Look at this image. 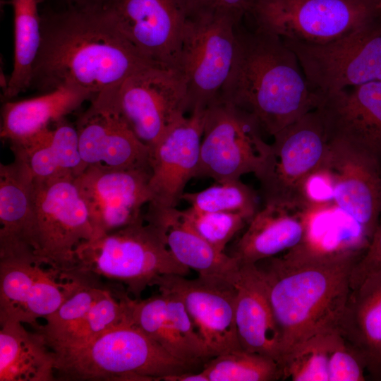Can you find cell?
Listing matches in <instances>:
<instances>
[{
    "instance_id": "42",
    "label": "cell",
    "mask_w": 381,
    "mask_h": 381,
    "mask_svg": "<svg viewBox=\"0 0 381 381\" xmlns=\"http://www.w3.org/2000/svg\"><path fill=\"white\" fill-rule=\"evenodd\" d=\"M164 381H208L207 377L200 370L199 372L189 371L174 375L167 377Z\"/></svg>"
},
{
    "instance_id": "43",
    "label": "cell",
    "mask_w": 381,
    "mask_h": 381,
    "mask_svg": "<svg viewBox=\"0 0 381 381\" xmlns=\"http://www.w3.org/2000/svg\"><path fill=\"white\" fill-rule=\"evenodd\" d=\"M380 3H381V0H380Z\"/></svg>"
},
{
    "instance_id": "4",
    "label": "cell",
    "mask_w": 381,
    "mask_h": 381,
    "mask_svg": "<svg viewBox=\"0 0 381 381\" xmlns=\"http://www.w3.org/2000/svg\"><path fill=\"white\" fill-rule=\"evenodd\" d=\"M50 349L56 380L164 381L200 367L173 357L132 322L82 345Z\"/></svg>"
},
{
    "instance_id": "14",
    "label": "cell",
    "mask_w": 381,
    "mask_h": 381,
    "mask_svg": "<svg viewBox=\"0 0 381 381\" xmlns=\"http://www.w3.org/2000/svg\"><path fill=\"white\" fill-rule=\"evenodd\" d=\"M150 168L116 169L87 166L74 178L93 229V238L133 224L144 218L152 201Z\"/></svg>"
},
{
    "instance_id": "15",
    "label": "cell",
    "mask_w": 381,
    "mask_h": 381,
    "mask_svg": "<svg viewBox=\"0 0 381 381\" xmlns=\"http://www.w3.org/2000/svg\"><path fill=\"white\" fill-rule=\"evenodd\" d=\"M118 87L98 92L78 117L79 150L85 167L150 168V150L133 133L116 104ZM151 169V168H150Z\"/></svg>"
},
{
    "instance_id": "31",
    "label": "cell",
    "mask_w": 381,
    "mask_h": 381,
    "mask_svg": "<svg viewBox=\"0 0 381 381\" xmlns=\"http://www.w3.org/2000/svg\"><path fill=\"white\" fill-rule=\"evenodd\" d=\"M71 272L75 279L73 290L59 309L45 319V324L37 329L47 344L59 340L73 329L108 286L95 275L75 270Z\"/></svg>"
},
{
    "instance_id": "32",
    "label": "cell",
    "mask_w": 381,
    "mask_h": 381,
    "mask_svg": "<svg viewBox=\"0 0 381 381\" xmlns=\"http://www.w3.org/2000/svg\"><path fill=\"white\" fill-rule=\"evenodd\" d=\"M338 337L337 329L328 330L294 346L279 363L281 380L329 381V354Z\"/></svg>"
},
{
    "instance_id": "12",
    "label": "cell",
    "mask_w": 381,
    "mask_h": 381,
    "mask_svg": "<svg viewBox=\"0 0 381 381\" xmlns=\"http://www.w3.org/2000/svg\"><path fill=\"white\" fill-rule=\"evenodd\" d=\"M116 104L135 136L151 150L189 110L186 80L179 71L147 66L119 86Z\"/></svg>"
},
{
    "instance_id": "5",
    "label": "cell",
    "mask_w": 381,
    "mask_h": 381,
    "mask_svg": "<svg viewBox=\"0 0 381 381\" xmlns=\"http://www.w3.org/2000/svg\"><path fill=\"white\" fill-rule=\"evenodd\" d=\"M75 258L73 270L114 281L135 299H140L159 277L186 276L190 271L175 259L161 231L145 216L133 224L81 243Z\"/></svg>"
},
{
    "instance_id": "28",
    "label": "cell",
    "mask_w": 381,
    "mask_h": 381,
    "mask_svg": "<svg viewBox=\"0 0 381 381\" xmlns=\"http://www.w3.org/2000/svg\"><path fill=\"white\" fill-rule=\"evenodd\" d=\"M0 327V381L56 380L54 354L41 332L11 319Z\"/></svg>"
},
{
    "instance_id": "22",
    "label": "cell",
    "mask_w": 381,
    "mask_h": 381,
    "mask_svg": "<svg viewBox=\"0 0 381 381\" xmlns=\"http://www.w3.org/2000/svg\"><path fill=\"white\" fill-rule=\"evenodd\" d=\"M336 329L363 363L367 377L381 381V272L350 283Z\"/></svg>"
},
{
    "instance_id": "2",
    "label": "cell",
    "mask_w": 381,
    "mask_h": 381,
    "mask_svg": "<svg viewBox=\"0 0 381 381\" xmlns=\"http://www.w3.org/2000/svg\"><path fill=\"white\" fill-rule=\"evenodd\" d=\"M237 50L220 97L253 116L263 133L274 135L317 108L321 96L283 40L255 28H236Z\"/></svg>"
},
{
    "instance_id": "38",
    "label": "cell",
    "mask_w": 381,
    "mask_h": 381,
    "mask_svg": "<svg viewBox=\"0 0 381 381\" xmlns=\"http://www.w3.org/2000/svg\"><path fill=\"white\" fill-rule=\"evenodd\" d=\"M329 381H364L365 369L339 334L328 363Z\"/></svg>"
},
{
    "instance_id": "23",
    "label": "cell",
    "mask_w": 381,
    "mask_h": 381,
    "mask_svg": "<svg viewBox=\"0 0 381 381\" xmlns=\"http://www.w3.org/2000/svg\"><path fill=\"white\" fill-rule=\"evenodd\" d=\"M233 284L236 289L235 320L241 349L272 358L279 364L281 334L256 265L240 264Z\"/></svg>"
},
{
    "instance_id": "39",
    "label": "cell",
    "mask_w": 381,
    "mask_h": 381,
    "mask_svg": "<svg viewBox=\"0 0 381 381\" xmlns=\"http://www.w3.org/2000/svg\"><path fill=\"white\" fill-rule=\"evenodd\" d=\"M193 13H207L229 16L238 23L246 16L255 0H189Z\"/></svg>"
},
{
    "instance_id": "27",
    "label": "cell",
    "mask_w": 381,
    "mask_h": 381,
    "mask_svg": "<svg viewBox=\"0 0 381 381\" xmlns=\"http://www.w3.org/2000/svg\"><path fill=\"white\" fill-rule=\"evenodd\" d=\"M13 156L28 165L35 179L75 178L86 168L75 126L66 119L23 140L10 143Z\"/></svg>"
},
{
    "instance_id": "17",
    "label": "cell",
    "mask_w": 381,
    "mask_h": 381,
    "mask_svg": "<svg viewBox=\"0 0 381 381\" xmlns=\"http://www.w3.org/2000/svg\"><path fill=\"white\" fill-rule=\"evenodd\" d=\"M327 176L334 202L371 241L381 212V170L350 145L329 140L320 169Z\"/></svg>"
},
{
    "instance_id": "16",
    "label": "cell",
    "mask_w": 381,
    "mask_h": 381,
    "mask_svg": "<svg viewBox=\"0 0 381 381\" xmlns=\"http://www.w3.org/2000/svg\"><path fill=\"white\" fill-rule=\"evenodd\" d=\"M154 286L180 298L213 357L243 350L237 335L233 282L219 277L188 279L183 275L165 274Z\"/></svg>"
},
{
    "instance_id": "7",
    "label": "cell",
    "mask_w": 381,
    "mask_h": 381,
    "mask_svg": "<svg viewBox=\"0 0 381 381\" xmlns=\"http://www.w3.org/2000/svg\"><path fill=\"white\" fill-rule=\"evenodd\" d=\"M32 248L37 262L59 272L76 264L75 250L94 232L74 178L34 179Z\"/></svg>"
},
{
    "instance_id": "35",
    "label": "cell",
    "mask_w": 381,
    "mask_h": 381,
    "mask_svg": "<svg viewBox=\"0 0 381 381\" xmlns=\"http://www.w3.org/2000/svg\"><path fill=\"white\" fill-rule=\"evenodd\" d=\"M216 183L198 192H184L181 200L197 211L238 212L250 219L259 210L255 192L240 179Z\"/></svg>"
},
{
    "instance_id": "25",
    "label": "cell",
    "mask_w": 381,
    "mask_h": 381,
    "mask_svg": "<svg viewBox=\"0 0 381 381\" xmlns=\"http://www.w3.org/2000/svg\"><path fill=\"white\" fill-rule=\"evenodd\" d=\"M145 219L161 231L169 250L179 263L196 271L198 276L233 282L239 269L238 261L207 243L182 218L176 207L148 205Z\"/></svg>"
},
{
    "instance_id": "11",
    "label": "cell",
    "mask_w": 381,
    "mask_h": 381,
    "mask_svg": "<svg viewBox=\"0 0 381 381\" xmlns=\"http://www.w3.org/2000/svg\"><path fill=\"white\" fill-rule=\"evenodd\" d=\"M282 40L296 54L308 84L320 96L381 80V18L327 44Z\"/></svg>"
},
{
    "instance_id": "10",
    "label": "cell",
    "mask_w": 381,
    "mask_h": 381,
    "mask_svg": "<svg viewBox=\"0 0 381 381\" xmlns=\"http://www.w3.org/2000/svg\"><path fill=\"white\" fill-rule=\"evenodd\" d=\"M240 24L223 15L195 13L183 35L180 71L187 87L188 107L206 109L221 96L232 69Z\"/></svg>"
},
{
    "instance_id": "18",
    "label": "cell",
    "mask_w": 381,
    "mask_h": 381,
    "mask_svg": "<svg viewBox=\"0 0 381 381\" xmlns=\"http://www.w3.org/2000/svg\"><path fill=\"white\" fill-rule=\"evenodd\" d=\"M206 109L193 110L171 126L150 150L148 205L176 207L188 182L195 177Z\"/></svg>"
},
{
    "instance_id": "20",
    "label": "cell",
    "mask_w": 381,
    "mask_h": 381,
    "mask_svg": "<svg viewBox=\"0 0 381 381\" xmlns=\"http://www.w3.org/2000/svg\"><path fill=\"white\" fill-rule=\"evenodd\" d=\"M131 302V320L173 357L202 365L212 355L198 334L183 303L166 291Z\"/></svg>"
},
{
    "instance_id": "37",
    "label": "cell",
    "mask_w": 381,
    "mask_h": 381,
    "mask_svg": "<svg viewBox=\"0 0 381 381\" xmlns=\"http://www.w3.org/2000/svg\"><path fill=\"white\" fill-rule=\"evenodd\" d=\"M182 218L207 243L220 252L250 219L238 212L179 210Z\"/></svg>"
},
{
    "instance_id": "3",
    "label": "cell",
    "mask_w": 381,
    "mask_h": 381,
    "mask_svg": "<svg viewBox=\"0 0 381 381\" xmlns=\"http://www.w3.org/2000/svg\"><path fill=\"white\" fill-rule=\"evenodd\" d=\"M357 262L353 258L298 261L279 255L255 263L280 331L282 359L312 336L336 329Z\"/></svg>"
},
{
    "instance_id": "33",
    "label": "cell",
    "mask_w": 381,
    "mask_h": 381,
    "mask_svg": "<svg viewBox=\"0 0 381 381\" xmlns=\"http://www.w3.org/2000/svg\"><path fill=\"white\" fill-rule=\"evenodd\" d=\"M208 381H274L282 380L279 364L269 357L238 350L215 356L202 365Z\"/></svg>"
},
{
    "instance_id": "29",
    "label": "cell",
    "mask_w": 381,
    "mask_h": 381,
    "mask_svg": "<svg viewBox=\"0 0 381 381\" xmlns=\"http://www.w3.org/2000/svg\"><path fill=\"white\" fill-rule=\"evenodd\" d=\"M13 14V64L3 102L29 89L33 64L41 42L40 0H11Z\"/></svg>"
},
{
    "instance_id": "36",
    "label": "cell",
    "mask_w": 381,
    "mask_h": 381,
    "mask_svg": "<svg viewBox=\"0 0 381 381\" xmlns=\"http://www.w3.org/2000/svg\"><path fill=\"white\" fill-rule=\"evenodd\" d=\"M41 265L24 259H0V320L21 322L23 306Z\"/></svg>"
},
{
    "instance_id": "40",
    "label": "cell",
    "mask_w": 381,
    "mask_h": 381,
    "mask_svg": "<svg viewBox=\"0 0 381 381\" xmlns=\"http://www.w3.org/2000/svg\"><path fill=\"white\" fill-rule=\"evenodd\" d=\"M381 272V212L370 243L351 270L350 283Z\"/></svg>"
},
{
    "instance_id": "13",
    "label": "cell",
    "mask_w": 381,
    "mask_h": 381,
    "mask_svg": "<svg viewBox=\"0 0 381 381\" xmlns=\"http://www.w3.org/2000/svg\"><path fill=\"white\" fill-rule=\"evenodd\" d=\"M106 10L143 57L180 71L183 35L193 14L189 0H115Z\"/></svg>"
},
{
    "instance_id": "26",
    "label": "cell",
    "mask_w": 381,
    "mask_h": 381,
    "mask_svg": "<svg viewBox=\"0 0 381 381\" xmlns=\"http://www.w3.org/2000/svg\"><path fill=\"white\" fill-rule=\"evenodd\" d=\"M92 96L85 90L66 85L29 99L3 102L1 138L11 143L30 138L66 119Z\"/></svg>"
},
{
    "instance_id": "9",
    "label": "cell",
    "mask_w": 381,
    "mask_h": 381,
    "mask_svg": "<svg viewBox=\"0 0 381 381\" xmlns=\"http://www.w3.org/2000/svg\"><path fill=\"white\" fill-rule=\"evenodd\" d=\"M273 138L267 162L256 176L264 203L301 202L313 206L306 199V186L322 168L329 148L320 112L318 109L308 111Z\"/></svg>"
},
{
    "instance_id": "34",
    "label": "cell",
    "mask_w": 381,
    "mask_h": 381,
    "mask_svg": "<svg viewBox=\"0 0 381 381\" xmlns=\"http://www.w3.org/2000/svg\"><path fill=\"white\" fill-rule=\"evenodd\" d=\"M75 284L71 272L59 273L41 265L36 274L23 308L21 322L36 330L41 326L37 320H44L54 313L68 297Z\"/></svg>"
},
{
    "instance_id": "21",
    "label": "cell",
    "mask_w": 381,
    "mask_h": 381,
    "mask_svg": "<svg viewBox=\"0 0 381 381\" xmlns=\"http://www.w3.org/2000/svg\"><path fill=\"white\" fill-rule=\"evenodd\" d=\"M317 210L301 202L264 203L230 255L240 264H255L296 247L306 239Z\"/></svg>"
},
{
    "instance_id": "30",
    "label": "cell",
    "mask_w": 381,
    "mask_h": 381,
    "mask_svg": "<svg viewBox=\"0 0 381 381\" xmlns=\"http://www.w3.org/2000/svg\"><path fill=\"white\" fill-rule=\"evenodd\" d=\"M119 285L108 284L82 320L61 339L47 344L49 348L82 345L121 324L131 322L133 298Z\"/></svg>"
},
{
    "instance_id": "24",
    "label": "cell",
    "mask_w": 381,
    "mask_h": 381,
    "mask_svg": "<svg viewBox=\"0 0 381 381\" xmlns=\"http://www.w3.org/2000/svg\"><path fill=\"white\" fill-rule=\"evenodd\" d=\"M33 183L30 170L18 157L0 164V259L38 263L32 248Z\"/></svg>"
},
{
    "instance_id": "8",
    "label": "cell",
    "mask_w": 381,
    "mask_h": 381,
    "mask_svg": "<svg viewBox=\"0 0 381 381\" xmlns=\"http://www.w3.org/2000/svg\"><path fill=\"white\" fill-rule=\"evenodd\" d=\"M250 114L219 97L206 109L200 158L195 178L216 182L257 176L270 153V144Z\"/></svg>"
},
{
    "instance_id": "41",
    "label": "cell",
    "mask_w": 381,
    "mask_h": 381,
    "mask_svg": "<svg viewBox=\"0 0 381 381\" xmlns=\"http://www.w3.org/2000/svg\"><path fill=\"white\" fill-rule=\"evenodd\" d=\"M115 0H40V6L53 9H76L80 11H103Z\"/></svg>"
},
{
    "instance_id": "19",
    "label": "cell",
    "mask_w": 381,
    "mask_h": 381,
    "mask_svg": "<svg viewBox=\"0 0 381 381\" xmlns=\"http://www.w3.org/2000/svg\"><path fill=\"white\" fill-rule=\"evenodd\" d=\"M316 109L329 140L350 145L381 170V80L322 95Z\"/></svg>"
},
{
    "instance_id": "1",
    "label": "cell",
    "mask_w": 381,
    "mask_h": 381,
    "mask_svg": "<svg viewBox=\"0 0 381 381\" xmlns=\"http://www.w3.org/2000/svg\"><path fill=\"white\" fill-rule=\"evenodd\" d=\"M40 16L41 42L29 86L39 93L72 85L94 95L156 66L128 41L107 10L40 6Z\"/></svg>"
},
{
    "instance_id": "6",
    "label": "cell",
    "mask_w": 381,
    "mask_h": 381,
    "mask_svg": "<svg viewBox=\"0 0 381 381\" xmlns=\"http://www.w3.org/2000/svg\"><path fill=\"white\" fill-rule=\"evenodd\" d=\"M248 16L254 28L282 40L324 44L381 18V3L380 0H255Z\"/></svg>"
}]
</instances>
